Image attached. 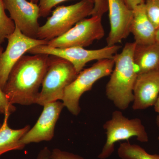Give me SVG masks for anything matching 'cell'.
Here are the masks:
<instances>
[{
	"label": "cell",
	"instance_id": "6da1fadb",
	"mask_svg": "<svg viewBox=\"0 0 159 159\" xmlns=\"http://www.w3.org/2000/svg\"><path fill=\"white\" fill-rule=\"evenodd\" d=\"M50 55H23L12 68L3 91L11 104H36Z\"/></svg>",
	"mask_w": 159,
	"mask_h": 159
},
{
	"label": "cell",
	"instance_id": "7a4b0ae2",
	"mask_svg": "<svg viewBox=\"0 0 159 159\" xmlns=\"http://www.w3.org/2000/svg\"><path fill=\"white\" fill-rule=\"evenodd\" d=\"M134 42L125 44L122 52L114 56L115 66L106 87L107 97L121 110L128 108L134 99L133 89L138 74L134 65Z\"/></svg>",
	"mask_w": 159,
	"mask_h": 159
},
{
	"label": "cell",
	"instance_id": "3957f363",
	"mask_svg": "<svg viewBox=\"0 0 159 159\" xmlns=\"http://www.w3.org/2000/svg\"><path fill=\"white\" fill-rule=\"evenodd\" d=\"M50 56L48 68L36 102L42 106L50 102L62 101L66 88L78 74L67 61L56 56Z\"/></svg>",
	"mask_w": 159,
	"mask_h": 159
},
{
	"label": "cell",
	"instance_id": "277c9868",
	"mask_svg": "<svg viewBox=\"0 0 159 159\" xmlns=\"http://www.w3.org/2000/svg\"><path fill=\"white\" fill-rule=\"evenodd\" d=\"M94 3L81 0L76 4L60 6L52 11L43 25L40 26L38 39L49 41L61 36L81 20L91 16Z\"/></svg>",
	"mask_w": 159,
	"mask_h": 159
},
{
	"label": "cell",
	"instance_id": "5b68a950",
	"mask_svg": "<svg viewBox=\"0 0 159 159\" xmlns=\"http://www.w3.org/2000/svg\"><path fill=\"white\" fill-rule=\"evenodd\" d=\"M115 66L114 57L99 60L89 68L82 70L66 88L62 102L65 107L74 116L81 111L80 99L83 94L91 90L97 80L111 75Z\"/></svg>",
	"mask_w": 159,
	"mask_h": 159
},
{
	"label": "cell",
	"instance_id": "8992f818",
	"mask_svg": "<svg viewBox=\"0 0 159 159\" xmlns=\"http://www.w3.org/2000/svg\"><path fill=\"white\" fill-rule=\"evenodd\" d=\"M106 130V141L102 151L98 156L100 159L108 158L113 153L115 144L123 140L128 141L136 137L141 142L148 141V134L141 119L139 118L129 119L125 117L121 111H115L111 118L103 124Z\"/></svg>",
	"mask_w": 159,
	"mask_h": 159
},
{
	"label": "cell",
	"instance_id": "52a82bcc",
	"mask_svg": "<svg viewBox=\"0 0 159 159\" xmlns=\"http://www.w3.org/2000/svg\"><path fill=\"white\" fill-rule=\"evenodd\" d=\"M120 48V46L116 45L107 46L97 50H86L82 47L54 48L43 45L32 48L28 53L31 54H48L60 57L71 63L79 74L88 62L95 60L113 58Z\"/></svg>",
	"mask_w": 159,
	"mask_h": 159
},
{
	"label": "cell",
	"instance_id": "ba28073f",
	"mask_svg": "<svg viewBox=\"0 0 159 159\" xmlns=\"http://www.w3.org/2000/svg\"><path fill=\"white\" fill-rule=\"evenodd\" d=\"M101 16L84 19L61 36L49 41L47 45L54 48H84L104 37Z\"/></svg>",
	"mask_w": 159,
	"mask_h": 159
},
{
	"label": "cell",
	"instance_id": "9c48e42d",
	"mask_svg": "<svg viewBox=\"0 0 159 159\" xmlns=\"http://www.w3.org/2000/svg\"><path fill=\"white\" fill-rule=\"evenodd\" d=\"M5 51L0 46V88L3 90L12 68L24 54L36 46L48 44V41L31 38L22 33L16 26L8 38Z\"/></svg>",
	"mask_w": 159,
	"mask_h": 159
},
{
	"label": "cell",
	"instance_id": "30bf717a",
	"mask_svg": "<svg viewBox=\"0 0 159 159\" xmlns=\"http://www.w3.org/2000/svg\"><path fill=\"white\" fill-rule=\"evenodd\" d=\"M3 2L10 18L22 33L31 38L37 39L40 16L37 3L27 0H3Z\"/></svg>",
	"mask_w": 159,
	"mask_h": 159
},
{
	"label": "cell",
	"instance_id": "8fae6325",
	"mask_svg": "<svg viewBox=\"0 0 159 159\" xmlns=\"http://www.w3.org/2000/svg\"><path fill=\"white\" fill-rule=\"evenodd\" d=\"M43 109L32 128L20 140L21 145L51 141L54 137V129L63 109L62 102L55 101L44 105Z\"/></svg>",
	"mask_w": 159,
	"mask_h": 159
},
{
	"label": "cell",
	"instance_id": "7c38bea8",
	"mask_svg": "<svg viewBox=\"0 0 159 159\" xmlns=\"http://www.w3.org/2000/svg\"><path fill=\"white\" fill-rule=\"evenodd\" d=\"M110 31L107 38V46L116 45L131 33L133 10L123 0H107Z\"/></svg>",
	"mask_w": 159,
	"mask_h": 159
},
{
	"label": "cell",
	"instance_id": "4fadbf2b",
	"mask_svg": "<svg viewBox=\"0 0 159 159\" xmlns=\"http://www.w3.org/2000/svg\"><path fill=\"white\" fill-rule=\"evenodd\" d=\"M133 95L134 110H145L154 106L159 95V70L138 75Z\"/></svg>",
	"mask_w": 159,
	"mask_h": 159
},
{
	"label": "cell",
	"instance_id": "5bb4252c",
	"mask_svg": "<svg viewBox=\"0 0 159 159\" xmlns=\"http://www.w3.org/2000/svg\"><path fill=\"white\" fill-rule=\"evenodd\" d=\"M133 19L131 33L133 34L136 44L148 45L156 42L157 29L149 20L145 11L144 3L133 9Z\"/></svg>",
	"mask_w": 159,
	"mask_h": 159
},
{
	"label": "cell",
	"instance_id": "9a60e30c",
	"mask_svg": "<svg viewBox=\"0 0 159 159\" xmlns=\"http://www.w3.org/2000/svg\"><path fill=\"white\" fill-rule=\"evenodd\" d=\"M133 61L138 75L159 70V43L156 42L148 45L135 43Z\"/></svg>",
	"mask_w": 159,
	"mask_h": 159
},
{
	"label": "cell",
	"instance_id": "2e32d148",
	"mask_svg": "<svg viewBox=\"0 0 159 159\" xmlns=\"http://www.w3.org/2000/svg\"><path fill=\"white\" fill-rule=\"evenodd\" d=\"M9 117L5 116L2 125L0 128V157L8 152L22 150L25 148L20 144V140L31 129L29 125L20 129L10 128L8 123Z\"/></svg>",
	"mask_w": 159,
	"mask_h": 159
},
{
	"label": "cell",
	"instance_id": "e0dca14e",
	"mask_svg": "<svg viewBox=\"0 0 159 159\" xmlns=\"http://www.w3.org/2000/svg\"><path fill=\"white\" fill-rule=\"evenodd\" d=\"M121 159H159L157 154H150L142 147L129 142L121 143L118 150Z\"/></svg>",
	"mask_w": 159,
	"mask_h": 159
},
{
	"label": "cell",
	"instance_id": "ac0fdd59",
	"mask_svg": "<svg viewBox=\"0 0 159 159\" xmlns=\"http://www.w3.org/2000/svg\"><path fill=\"white\" fill-rule=\"evenodd\" d=\"M3 0H0V46L15 29L14 22L6 14Z\"/></svg>",
	"mask_w": 159,
	"mask_h": 159
},
{
	"label": "cell",
	"instance_id": "d6986e66",
	"mask_svg": "<svg viewBox=\"0 0 159 159\" xmlns=\"http://www.w3.org/2000/svg\"><path fill=\"white\" fill-rule=\"evenodd\" d=\"M144 4L147 16L157 29L159 28V0H145Z\"/></svg>",
	"mask_w": 159,
	"mask_h": 159
},
{
	"label": "cell",
	"instance_id": "ffe728a7",
	"mask_svg": "<svg viewBox=\"0 0 159 159\" xmlns=\"http://www.w3.org/2000/svg\"><path fill=\"white\" fill-rule=\"evenodd\" d=\"M68 0H39L40 17H46L49 15L53 7L60 3ZM94 3V0H88Z\"/></svg>",
	"mask_w": 159,
	"mask_h": 159
},
{
	"label": "cell",
	"instance_id": "44dd1931",
	"mask_svg": "<svg viewBox=\"0 0 159 159\" xmlns=\"http://www.w3.org/2000/svg\"><path fill=\"white\" fill-rule=\"evenodd\" d=\"M16 111V107L9 102L3 90L0 88V114L9 116Z\"/></svg>",
	"mask_w": 159,
	"mask_h": 159
},
{
	"label": "cell",
	"instance_id": "7402d4cb",
	"mask_svg": "<svg viewBox=\"0 0 159 159\" xmlns=\"http://www.w3.org/2000/svg\"><path fill=\"white\" fill-rule=\"evenodd\" d=\"M51 159H84L78 155L60 149L54 148L51 151Z\"/></svg>",
	"mask_w": 159,
	"mask_h": 159
},
{
	"label": "cell",
	"instance_id": "603a6c76",
	"mask_svg": "<svg viewBox=\"0 0 159 159\" xmlns=\"http://www.w3.org/2000/svg\"><path fill=\"white\" fill-rule=\"evenodd\" d=\"M108 10L107 0H94V8L91 16L102 17Z\"/></svg>",
	"mask_w": 159,
	"mask_h": 159
},
{
	"label": "cell",
	"instance_id": "cb8c5ba5",
	"mask_svg": "<svg viewBox=\"0 0 159 159\" xmlns=\"http://www.w3.org/2000/svg\"><path fill=\"white\" fill-rule=\"evenodd\" d=\"M51 151L48 147H44L40 151L35 159H51Z\"/></svg>",
	"mask_w": 159,
	"mask_h": 159
},
{
	"label": "cell",
	"instance_id": "d4e9b609",
	"mask_svg": "<svg viewBox=\"0 0 159 159\" xmlns=\"http://www.w3.org/2000/svg\"><path fill=\"white\" fill-rule=\"evenodd\" d=\"M129 9H133L139 5L145 3V0H123Z\"/></svg>",
	"mask_w": 159,
	"mask_h": 159
},
{
	"label": "cell",
	"instance_id": "484cf974",
	"mask_svg": "<svg viewBox=\"0 0 159 159\" xmlns=\"http://www.w3.org/2000/svg\"><path fill=\"white\" fill-rule=\"evenodd\" d=\"M154 106L155 111L157 113L159 114L158 115H159V95L154 105Z\"/></svg>",
	"mask_w": 159,
	"mask_h": 159
},
{
	"label": "cell",
	"instance_id": "4316f807",
	"mask_svg": "<svg viewBox=\"0 0 159 159\" xmlns=\"http://www.w3.org/2000/svg\"><path fill=\"white\" fill-rule=\"evenodd\" d=\"M156 41L157 42L159 43V28L157 29L156 34Z\"/></svg>",
	"mask_w": 159,
	"mask_h": 159
},
{
	"label": "cell",
	"instance_id": "83f0119b",
	"mask_svg": "<svg viewBox=\"0 0 159 159\" xmlns=\"http://www.w3.org/2000/svg\"><path fill=\"white\" fill-rule=\"evenodd\" d=\"M156 123L157 126L159 130V115L157 116V117Z\"/></svg>",
	"mask_w": 159,
	"mask_h": 159
},
{
	"label": "cell",
	"instance_id": "f1b7e54d",
	"mask_svg": "<svg viewBox=\"0 0 159 159\" xmlns=\"http://www.w3.org/2000/svg\"><path fill=\"white\" fill-rule=\"evenodd\" d=\"M30 2L34 3H37L39 2V0H30Z\"/></svg>",
	"mask_w": 159,
	"mask_h": 159
},
{
	"label": "cell",
	"instance_id": "f546056e",
	"mask_svg": "<svg viewBox=\"0 0 159 159\" xmlns=\"http://www.w3.org/2000/svg\"><path fill=\"white\" fill-rule=\"evenodd\" d=\"M2 123H0V128H1V127H2Z\"/></svg>",
	"mask_w": 159,
	"mask_h": 159
}]
</instances>
